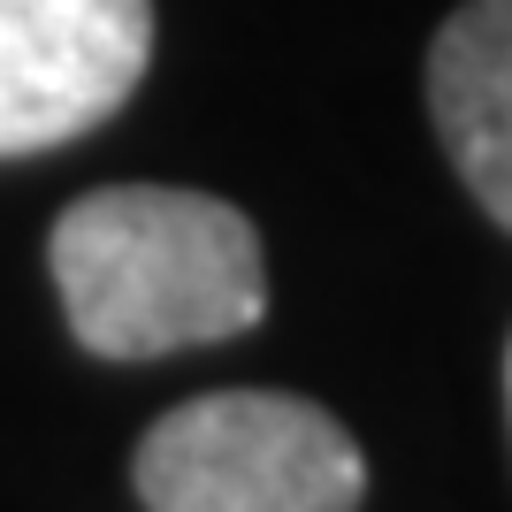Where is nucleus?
<instances>
[{
    "mask_svg": "<svg viewBox=\"0 0 512 512\" xmlns=\"http://www.w3.org/2000/svg\"><path fill=\"white\" fill-rule=\"evenodd\" d=\"M505 406H512V344H505Z\"/></svg>",
    "mask_w": 512,
    "mask_h": 512,
    "instance_id": "obj_5",
    "label": "nucleus"
},
{
    "mask_svg": "<svg viewBox=\"0 0 512 512\" xmlns=\"http://www.w3.org/2000/svg\"><path fill=\"white\" fill-rule=\"evenodd\" d=\"M46 260L77 344L100 360L222 344L268 314L260 230L230 199L184 184H107L69 199Z\"/></svg>",
    "mask_w": 512,
    "mask_h": 512,
    "instance_id": "obj_1",
    "label": "nucleus"
},
{
    "mask_svg": "<svg viewBox=\"0 0 512 512\" xmlns=\"http://www.w3.org/2000/svg\"><path fill=\"white\" fill-rule=\"evenodd\" d=\"M428 115L459 184L512 230V0H459L428 46Z\"/></svg>",
    "mask_w": 512,
    "mask_h": 512,
    "instance_id": "obj_4",
    "label": "nucleus"
},
{
    "mask_svg": "<svg viewBox=\"0 0 512 512\" xmlns=\"http://www.w3.org/2000/svg\"><path fill=\"white\" fill-rule=\"evenodd\" d=\"M146 512H360L367 459L291 390H207L161 413L130 459Z\"/></svg>",
    "mask_w": 512,
    "mask_h": 512,
    "instance_id": "obj_2",
    "label": "nucleus"
},
{
    "mask_svg": "<svg viewBox=\"0 0 512 512\" xmlns=\"http://www.w3.org/2000/svg\"><path fill=\"white\" fill-rule=\"evenodd\" d=\"M146 62L153 0H0V161L100 130Z\"/></svg>",
    "mask_w": 512,
    "mask_h": 512,
    "instance_id": "obj_3",
    "label": "nucleus"
}]
</instances>
